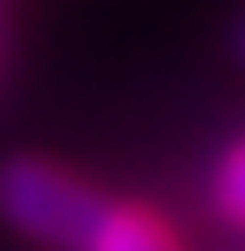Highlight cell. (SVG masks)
<instances>
[{"mask_svg": "<svg viewBox=\"0 0 245 251\" xmlns=\"http://www.w3.org/2000/svg\"><path fill=\"white\" fill-rule=\"evenodd\" d=\"M103 194H97L86 177L63 172L40 154H23V160H6L0 166V217L12 223L17 234L40 240V246H57V251H80L92 223L103 217Z\"/></svg>", "mask_w": 245, "mask_h": 251, "instance_id": "obj_1", "label": "cell"}, {"mask_svg": "<svg viewBox=\"0 0 245 251\" xmlns=\"http://www.w3.org/2000/svg\"><path fill=\"white\" fill-rule=\"evenodd\" d=\"M80 251H177V234L148 205H114L108 200Z\"/></svg>", "mask_w": 245, "mask_h": 251, "instance_id": "obj_2", "label": "cell"}, {"mask_svg": "<svg viewBox=\"0 0 245 251\" xmlns=\"http://www.w3.org/2000/svg\"><path fill=\"white\" fill-rule=\"evenodd\" d=\"M211 211L228 228L245 234V137H234L222 154H217V172H211Z\"/></svg>", "mask_w": 245, "mask_h": 251, "instance_id": "obj_3", "label": "cell"}, {"mask_svg": "<svg viewBox=\"0 0 245 251\" xmlns=\"http://www.w3.org/2000/svg\"><path fill=\"white\" fill-rule=\"evenodd\" d=\"M234 46H240V57H245V17H240V29H234Z\"/></svg>", "mask_w": 245, "mask_h": 251, "instance_id": "obj_4", "label": "cell"}]
</instances>
